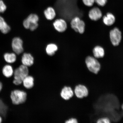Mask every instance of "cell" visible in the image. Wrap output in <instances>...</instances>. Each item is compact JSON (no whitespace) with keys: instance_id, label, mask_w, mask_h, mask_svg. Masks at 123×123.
Here are the masks:
<instances>
[{"instance_id":"obj_5","label":"cell","mask_w":123,"mask_h":123,"mask_svg":"<svg viewBox=\"0 0 123 123\" xmlns=\"http://www.w3.org/2000/svg\"><path fill=\"white\" fill-rule=\"evenodd\" d=\"M110 37L111 41L114 46L119 45L122 38L121 31L117 28H115L111 31Z\"/></svg>"},{"instance_id":"obj_20","label":"cell","mask_w":123,"mask_h":123,"mask_svg":"<svg viewBox=\"0 0 123 123\" xmlns=\"http://www.w3.org/2000/svg\"><path fill=\"white\" fill-rule=\"evenodd\" d=\"M26 19L30 24V27L32 24L38 23L39 18L38 15L36 14L32 13L29 15Z\"/></svg>"},{"instance_id":"obj_27","label":"cell","mask_w":123,"mask_h":123,"mask_svg":"<svg viewBox=\"0 0 123 123\" xmlns=\"http://www.w3.org/2000/svg\"><path fill=\"white\" fill-rule=\"evenodd\" d=\"M3 121V118L0 115V123H2Z\"/></svg>"},{"instance_id":"obj_6","label":"cell","mask_w":123,"mask_h":123,"mask_svg":"<svg viewBox=\"0 0 123 123\" xmlns=\"http://www.w3.org/2000/svg\"><path fill=\"white\" fill-rule=\"evenodd\" d=\"M22 40L19 37H15L12 41V50L17 55H19L24 51Z\"/></svg>"},{"instance_id":"obj_26","label":"cell","mask_w":123,"mask_h":123,"mask_svg":"<svg viewBox=\"0 0 123 123\" xmlns=\"http://www.w3.org/2000/svg\"><path fill=\"white\" fill-rule=\"evenodd\" d=\"M3 88V85L0 81V92L1 91Z\"/></svg>"},{"instance_id":"obj_2","label":"cell","mask_w":123,"mask_h":123,"mask_svg":"<svg viewBox=\"0 0 123 123\" xmlns=\"http://www.w3.org/2000/svg\"><path fill=\"white\" fill-rule=\"evenodd\" d=\"M27 96L26 92L19 89L12 91L10 96L12 103L14 105L24 104L26 101Z\"/></svg>"},{"instance_id":"obj_10","label":"cell","mask_w":123,"mask_h":123,"mask_svg":"<svg viewBox=\"0 0 123 123\" xmlns=\"http://www.w3.org/2000/svg\"><path fill=\"white\" fill-rule=\"evenodd\" d=\"M74 95L73 90L71 87L68 86H65L62 89L60 96L63 99L68 100Z\"/></svg>"},{"instance_id":"obj_23","label":"cell","mask_w":123,"mask_h":123,"mask_svg":"<svg viewBox=\"0 0 123 123\" xmlns=\"http://www.w3.org/2000/svg\"><path fill=\"white\" fill-rule=\"evenodd\" d=\"M7 9V6L2 0H0V12L3 13Z\"/></svg>"},{"instance_id":"obj_16","label":"cell","mask_w":123,"mask_h":123,"mask_svg":"<svg viewBox=\"0 0 123 123\" xmlns=\"http://www.w3.org/2000/svg\"><path fill=\"white\" fill-rule=\"evenodd\" d=\"M11 30V28L6 22L4 18L0 16V31L4 34L8 33Z\"/></svg>"},{"instance_id":"obj_28","label":"cell","mask_w":123,"mask_h":123,"mask_svg":"<svg viewBox=\"0 0 123 123\" xmlns=\"http://www.w3.org/2000/svg\"><path fill=\"white\" fill-rule=\"evenodd\" d=\"M121 108H122V110L123 111V103L122 104V106H121Z\"/></svg>"},{"instance_id":"obj_9","label":"cell","mask_w":123,"mask_h":123,"mask_svg":"<svg viewBox=\"0 0 123 123\" xmlns=\"http://www.w3.org/2000/svg\"><path fill=\"white\" fill-rule=\"evenodd\" d=\"M21 62L23 65L30 67L34 63V58L30 53H24L21 57Z\"/></svg>"},{"instance_id":"obj_4","label":"cell","mask_w":123,"mask_h":123,"mask_svg":"<svg viewBox=\"0 0 123 123\" xmlns=\"http://www.w3.org/2000/svg\"><path fill=\"white\" fill-rule=\"evenodd\" d=\"M70 24L72 28L75 31L80 34H82L84 32L85 24L83 21L78 17L73 18Z\"/></svg>"},{"instance_id":"obj_13","label":"cell","mask_w":123,"mask_h":123,"mask_svg":"<svg viewBox=\"0 0 123 123\" xmlns=\"http://www.w3.org/2000/svg\"><path fill=\"white\" fill-rule=\"evenodd\" d=\"M44 14L46 19L51 20L54 19L56 16V12L55 9L52 6L47 7L44 12Z\"/></svg>"},{"instance_id":"obj_17","label":"cell","mask_w":123,"mask_h":123,"mask_svg":"<svg viewBox=\"0 0 123 123\" xmlns=\"http://www.w3.org/2000/svg\"><path fill=\"white\" fill-rule=\"evenodd\" d=\"M93 54L94 57L99 59L104 58L105 53L104 49L101 46H98L93 49Z\"/></svg>"},{"instance_id":"obj_21","label":"cell","mask_w":123,"mask_h":123,"mask_svg":"<svg viewBox=\"0 0 123 123\" xmlns=\"http://www.w3.org/2000/svg\"><path fill=\"white\" fill-rule=\"evenodd\" d=\"M96 123H111L110 118L107 117H103L98 119Z\"/></svg>"},{"instance_id":"obj_3","label":"cell","mask_w":123,"mask_h":123,"mask_svg":"<svg viewBox=\"0 0 123 123\" xmlns=\"http://www.w3.org/2000/svg\"><path fill=\"white\" fill-rule=\"evenodd\" d=\"M85 62L87 69L92 73L97 74L100 69L101 64L98 59L94 57L87 56L86 58Z\"/></svg>"},{"instance_id":"obj_7","label":"cell","mask_w":123,"mask_h":123,"mask_svg":"<svg viewBox=\"0 0 123 123\" xmlns=\"http://www.w3.org/2000/svg\"><path fill=\"white\" fill-rule=\"evenodd\" d=\"M74 95L79 98H82L88 96V89L84 85L80 84L75 87L74 90Z\"/></svg>"},{"instance_id":"obj_15","label":"cell","mask_w":123,"mask_h":123,"mask_svg":"<svg viewBox=\"0 0 123 123\" xmlns=\"http://www.w3.org/2000/svg\"><path fill=\"white\" fill-rule=\"evenodd\" d=\"M3 58L7 63L11 64L16 62L17 60L16 54L14 53H6L4 55Z\"/></svg>"},{"instance_id":"obj_22","label":"cell","mask_w":123,"mask_h":123,"mask_svg":"<svg viewBox=\"0 0 123 123\" xmlns=\"http://www.w3.org/2000/svg\"><path fill=\"white\" fill-rule=\"evenodd\" d=\"M85 5L88 7H91L95 2V0H82Z\"/></svg>"},{"instance_id":"obj_14","label":"cell","mask_w":123,"mask_h":123,"mask_svg":"<svg viewBox=\"0 0 123 123\" xmlns=\"http://www.w3.org/2000/svg\"><path fill=\"white\" fill-rule=\"evenodd\" d=\"M22 84L26 89H30L32 88L34 86V78L33 76L28 75L23 80Z\"/></svg>"},{"instance_id":"obj_19","label":"cell","mask_w":123,"mask_h":123,"mask_svg":"<svg viewBox=\"0 0 123 123\" xmlns=\"http://www.w3.org/2000/svg\"><path fill=\"white\" fill-rule=\"evenodd\" d=\"M58 50V47L56 44L50 43L47 45L46 47V51L47 54L50 56L55 55Z\"/></svg>"},{"instance_id":"obj_1","label":"cell","mask_w":123,"mask_h":123,"mask_svg":"<svg viewBox=\"0 0 123 123\" xmlns=\"http://www.w3.org/2000/svg\"><path fill=\"white\" fill-rule=\"evenodd\" d=\"M29 75L28 67L21 64L14 70L13 83L16 86L22 84L23 81L26 77Z\"/></svg>"},{"instance_id":"obj_29","label":"cell","mask_w":123,"mask_h":123,"mask_svg":"<svg viewBox=\"0 0 123 123\" xmlns=\"http://www.w3.org/2000/svg\"></svg>"},{"instance_id":"obj_18","label":"cell","mask_w":123,"mask_h":123,"mask_svg":"<svg viewBox=\"0 0 123 123\" xmlns=\"http://www.w3.org/2000/svg\"><path fill=\"white\" fill-rule=\"evenodd\" d=\"M115 20V17L112 13H109L103 18V21L106 25L110 26L114 24Z\"/></svg>"},{"instance_id":"obj_25","label":"cell","mask_w":123,"mask_h":123,"mask_svg":"<svg viewBox=\"0 0 123 123\" xmlns=\"http://www.w3.org/2000/svg\"><path fill=\"white\" fill-rule=\"evenodd\" d=\"M65 123H78V120L76 118L72 117L65 121Z\"/></svg>"},{"instance_id":"obj_12","label":"cell","mask_w":123,"mask_h":123,"mask_svg":"<svg viewBox=\"0 0 123 123\" xmlns=\"http://www.w3.org/2000/svg\"><path fill=\"white\" fill-rule=\"evenodd\" d=\"M2 72L4 76L9 78L13 76L14 70L11 64H7L3 67Z\"/></svg>"},{"instance_id":"obj_8","label":"cell","mask_w":123,"mask_h":123,"mask_svg":"<svg viewBox=\"0 0 123 123\" xmlns=\"http://www.w3.org/2000/svg\"><path fill=\"white\" fill-rule=\"evenodd\" d=\"M53 25L55 30L60 33L65 31L67 27V22L65 20L62 19L55 20L53 22Z\"/></svg>"},{"instance_id":"obj_11","label":"cell","mask_w":123,"mask_h":123,"mask_svg":"<svg viewBox=\"0 0 123 123\" xmlns=\"http://www.w3.org/2000/svg\"><path fill=\"white\" fill-rule=\"evenodd\" d=\"M102 16V12L97 7L93 8L89 12V18L93 21L98 20L101 19Z\"/></svg>"},{"instance_id":"obj_24","label":"cell","mask_w":123,"mask_h":123,"mask_svg":"<svg viewBox=\"0 0 123 123\" xmlns=\"http://www.w3.org/2000/svg\"><path fill=\"white\" fill-rule=\"evenodd\" d=\"M107 0H95V2L101 6H104L107 3Z\"/></svg>"}]
</instances>
